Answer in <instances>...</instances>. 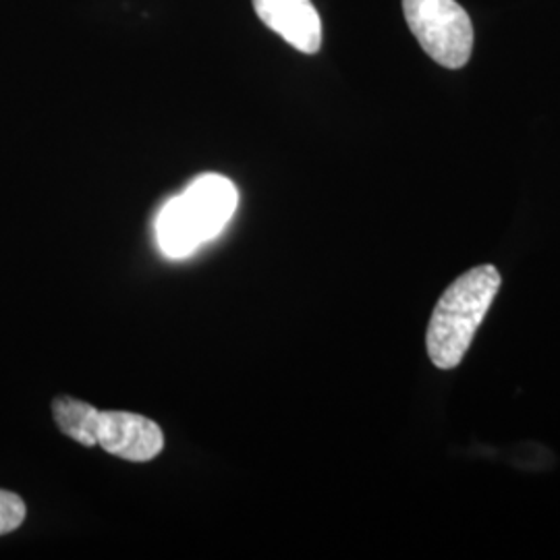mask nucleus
Returning <instances> with one entry per match:
<instances>
[{
	"label": "nucleus",
	"mask_w": 560,
	"mask_h": 560,
	"mask_svg": "<svg viewBox=\"0 0 560 560\" xmlns=\"http://www.w3.org/2000/svg\"><path fill=\"white\" fill-rule=\"evenodd\" d=\"M499 289V270L478 266L444 291L425 335L428 353L436 368L453 370L459 365Z\"/></svg>",
	"instance_id": "nucleus-2"
},
{
	"label": "nucleus",
	"mask_w": 560,
	"mask_h": 560,
	"mask_svg": "<svg viewBox=\"0 0 560 560\" xmlns=\"http://www.w3.org/2000/svg\"><path fill=\"white\" fill-rule=\"evenodd\" d=\"M55 421L60 432L71 441L80 442L83 446H96V428L101 411L90 402L71 397H59L52 402Z\"/></svg>",
	"instance_id": "nucleus-6"
},
{
	"label": "nucleus",
	"mask_w": 560,
	"mask_h": 560,
	"mask_svg": "<svg viewBox=\"0 0 560 560\" xmlns=\"http://www.w3.org/2000/svg\"><path fill=\"white\" fill-rule=\"evenodd\" d=\"M240 194L222 175H201L180 196L166 201L156 219L162 254L185 258L201 243L219 237L233 219Z\"/></svg>",
	"instance_id": "nucleus-1"
},
{
	"label": "nucleus",
	"mask_w": 560,
	"mask_h": 560,
	"mask_svg": "<svg viewBox=\"0 0 560 560\" xmlns=\"http://www.w3.org/2000/svg\"><path fill=\"white\" fill-rule=\"evenodd\" d=\"M27 509L15 492L0 490V536L15 532L25 521Z\"/></svg>",
	"instance_id": "nucleus-7"
},
{
	"label": "nucleus",
	"mask_w": 560,
	"mask_h": 560,
	"mask_svg": "<svg viewBox=\"0 0 560 560\" xmlns=\"http://www.w3.org/2000/svg\"><path fill=\"white\" fill-rule=\"evenodd\" d=\"M261 23L303 55L322 46V21L312 0H254Z\"/></svg>",
	"instance_id": "nucleus-5"
},
{
	"label": "nucleus",
	"mask_w": 560,
	"mask_h": 560,
	"mask_svg": "<svg viewBox=\"0 0 560 560\" xmlns=\"http://www.w3.org/2000/svg\"><path fill=\"white\" fill-rule=\"evenodd\" d=\"M402 11L430 59L446 69L467 65L474 50V25L457 0H402Z\"/></svg>",
	"instance_id": "nucleus-3"
},
{
	"label": "nucleus",
	"mask_w": 560,
	"mask_h": 560,
	"mask_svg": "<svg viewBox=\"0 0 560 560\" xmlns=\"http://www.w3.org/2000/svg\"><path fill=\"white\" fill-rule=\"evenodd\" d=\"M96 441L108 455L133 463L152 460L164 448L161 425L150 418L127 411H101Z\"/></svg>",
	"instance_id": "nucleus-4"
}]
</instances>
